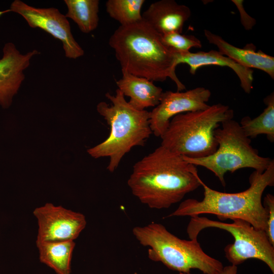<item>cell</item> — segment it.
I'll return each instance as SVG.
<instances>
[{"label":"cell","instance_id":"8fae6325","mask_svg":"<svg viewBox=\"0 0 274 274\" xmlns=\"http://www.w3.org/2000/svg\"><path fill=\"white\" fill-rule=\"evenodd\" d=\"M211 96L210 90L203 87L186 91L163 92L159 104L150 112L149 123L152 133L161 138L174 116L207 109L210 106L207 102Z\"/></svg>","mask_w":274,"mask_h":274},{"label":"cell","instance_id":"603a6c76","mask_svg":"<svg viewBox=\"0 0 274 274\" xmlns=\"http://www.w3.org/2000/svg\"><path fill=\"white\" fill-rule=\"evenodd\" d=\"M235 5L238 9L241 15V20L242 23L246 30H250L256 24V20L253 18L251 17L245 11L243 4V1L232 0Z\"/></svg>","mask_w":274,"mask_h":274},{"label":"cell","instance_id":"7c38bea8","mask_svg":"<svg viewBox=\"0 0 274 274\" xmlns=\"http://www.w3.org/2000/svg\"><path fill=\"white\" fill-rule=\"evenodd\" d=\"M4 13L0 11V16ZM3 52L0 59V105L7 108L24 79V70L29 66L32 57L40 52L33 50L22 54L12 43L5 44Z\"/></svg>","mask_w":274,"mask_h":274},{"label":"cell","instance_id":"ffe728a7","mask_svg":"<svg viewBox=\"0 0 274 274\" xmlns=\"http://www.w3.org/2000/svg\"><path fill=\"white\" fill-rule=\"evenodd\" d=\"M145 2V0H108L106 11L120 26L128 25L143 19L141 10Z\"/></svg>","mask_w":274,"mask_h":274},{"label":"cell","instance_id":"7402d4cb","mask_svg":"<svg viewBox=\"0 0 274 274\" xmlns=\"http://www.w3.org/2000/svg\"><path fill=\"white\" fill-rule=\"evenodd\" d=\"M263 206L268 213L265 232L269 242L274 246V196L272 194L268 193L265 195Z\"/></svg>","mask_w":274,"mask_h":274},{"label":"cell","instance_id":"9a60e30c","mask_svg":"<svg viewBox=\"0 0 274 274\" xmlns=\"http://www.w3.org/2000/svg\"><path fill=\"white\" fill-rule=\"evenodd\" d=\"M204 34L210 44L216 45L222 54L232 59L242 66L252 69L260 70L274 79V58L261 50L256 51L252 43L247 44L243 48L235 47L221 36L205 29Z\"/></svg>","mask_w":274,"mask_h":274},{"label":"cell","instance_id":"9c48e42d","mask_svg":"<svg viewBox=\"0 0 274 274\" xmlns=\"http://www.w3.org/2000/svg\"><path fill=\"white\" fill-rule=\"evenodd\" d=\"M33 214L38 225L36 245L45 242L74 241L87 223L83 214L51 203H46L36 208Z\"/></svg>","mask_w":274,"mask_h":274},{"label":"cell","instance_id":"4fadbf2b","mask_svg":"<svg viewBox=\"0 0 274 274\" xmlns=\"http://www.w3.org/2000/svg\"><path fill=\"white\" fill-rule=\"evenodd\" d=\"M191 10L174 0H161L152 3L142 14V19L161 35L182 33L191 16Z\"/></svg>","mask_w":274,"mask_h":274},{"label":"cell","instance_id":"d6986e66","mask_svg":"<svg viewBox=\"0 0 274 274\" xmlns=\"http://www.w3.org/2000/svg\"><path fill=\"white\" fill-rule=\"evenodd\" d=\"M67 8L65 15L78 25L81 31L89 33L96 28L99 18L98 0H64Z\"/></svg>","mask_w":274,"mask_h":274},{"label":"cell","instance_id":"52a82bcc","mask_svg":"<svg viewBox=\"0 0 274 274\" xmlns=\"http://www.w3.org/2000/svg\"><path fill=\"white\" fill-rule=\"evenodd\" d=\"M214 136L218 148L212 154L204 157L192 158L182 156L187 162L201 166L212 172L223 186L224 176L243 168H251L263 172L272 159L259 155L251 145V139L244 132L239 123L230 119L222 122L215 129Z\"/></svg>","mask_w":274,"mask_h":274},{"label":"cell","instance_id":"ac0fdd59","mask_svg":"<svg viewBox=\"0 0 274 274\" xmlns=\"http://www.w3.org/2000/svg\"><path fill=\"white\" fill-rule=\"evenodd\" d=\"M263 101L266 108L257 117L251 119L244 117L239 124L245 135L250 139L260 134H265L270 142H274V93L266 96Z\"/></svg>","mask_w":274,"mask_h":274},{"label":"cell","instance_id":"7a4b0ae2","mask_svg":"<svg viewBox=\"0 0 274 274\" xmlns=\"http://www.w3.org/2000/svg\"><path fill=\"white\" fill-rule=\"evenodd\" d=\"M109 44L115 51L121 70L153 82L173 81L178 91L186 89L176 74L175 52L162 42L161 35L143 19L120 26L112 35Z\"/></svg>","mask_w":274,"mask_h":274},{"label":"cell","instance_id":"e0dca14e","mask_svg":"<svg viewBox=\"0 0 274 274\" xmlns=\"http://www.w3.org/2000/svg\"><path fill=\"white\" fill-rule=\"evenodd\" d=\"M74 241L45 242L37 244L40 261L57 274H70Z\"/></svg>","mask_w":274,"mask_h":274},{"label":"cell","instance_id":"277c9868","mask_svg":"<svg viewBox=\"0 0 274 274\" xmlns=\"http://www.w3.org/2000/svg\"><path fill=\"white\" fill-rule=\"evenodd\" d=\"M105 96L111 104L100 102L96 109L110 126V134L87 152L95 158L109 157L107 169L113 173L124 156L133 147L144 146L152 133L149 123L150 112L134 109L118 89L115 95L107 92Z\"/></svg>","mask_w":274,"mask_h":274},{"label":"cell","instance_id":"3957f363","mask_svg":"<svg viewBox=\"0 0 274 274\" xmlns=\"http://www.w3.org/2000/svg\"><path fill=\"white\" fill-rule=\"evenodd\" d=\"M249 183L250 187L246 190L229 193L213 190L201 181L204 189L202 200L187 199L167 217L210 214L221 220L242 219L255 228L265 231L268 213L262 202V196L267 187L274 185L273 159L264 172L254 170L249 177Z\"/></svg>","mask_w":274,"mask_h":274},{"label":"cell","instance_id":"ba28073f","mask_svg":"<svg viewBox=\"0 0 274 274\" xmlns=\"http://www.w3.org/2000/svg\"><path fill=\"white\" fill-rule=\"evenodd\" d=\"M231 223L209 219L205 217H190L187 233L190 239H197L199 232L209 227L217 228L229 232L234 243L224 248L225 257L235 266L249 259H256L264 262L274 273V246L269 242L265 231L255 228L248 222L232 219Z\"/></svg>","mask_w":274,"mask_h":274},{"label":"cell","instance_id":"8992f818","mask_svg":"<svg viewBox=\"0 0 274 274\" xmlns=\"http://www.w3.org/2000/svg\"><path fill=\"white\" fill-rule=\"evenodd\" d=\"M132 233L140 244L149 248L151 260L182 274H189L193 269L204 274H220L224 267L221 262L203 251L197 239H181L160 223L136 226Z\"/></svg>","mask_w":274,"mask_h":274},{"label":"cell","instance_id":"5b68a950","mask_svg":"<svg viewBox=\"0 0 274 274\" xmlns=\"http://www.w3.org/2000/svg\"><path fill=\"white\" fill-rule=\"evenodd\" d=\"M228 106L216 104L204 110L178 114L170 121L161 137V145L182 156L199 158L214 153L218 148L215 129L233 118Z\"/></svg>","mask_w":274,"mask_h":274},{"label":"cell","instance_id":"cb8c5ba5","mask_svg":"<svg viewBox=\"0 0 274 274\" xmlns=\"http://www.w3.org/2000/svg\"><path fill=\"white\" fill-rule=\"evenodd\" d=\"M237 266L228 265L224 267L220 274H237Z\"/></svg>","mask_w":274,"mask_h":274},{"label":"cell","instance_id":"44dd1931","mask_svg":"<svg viewBox=\"0 0 274 274\" xmlns=\"http://www.w3.org/2000/svg\"><path fill=\"white\" fill-rule=\"evenodd\" d=\"M161 41L166 47L177 53H185L192 48L202 47L201 41L195 36L175 32L161 35Z\"/></svg>","mask_w":274,"mask_h":274},{"label":"cell","instance_id":"6da1fadb","mask_svg":"<svg viewBox=\"0 0 274 274\" xmlns=\"http://www.w3.org/2000/svg\"><path fill=\"white\" fill-rule=\"evenodd\" d=\"M196 166L160 145L133 165L127 184L151 209H167L201 186Z\"/></svg>","mask_w":274,"mask_h":274},{"label":"cell","instance_id":"30bf717a","mask_svg":"<svg viewBox=\"0 0 274 274\" xmlns=\"http://www.w3.org/2000/svg\"><path fill=\"white\" fill-rule=\"evenodd\" d=\"M21 15L30 27L41 28L60 40L66 57L76 59L83 56L84 51L75 40L68 21L65 15L56 8H37L24 2L15 0L10 9Z\"/></svg>","mask_w":274,"mask_h":274},{"label":"cell","instance_id":"5bb4252c","mask_svg":"<svg viewBox=\"0 0 274 274\" xmlns=\"http://www.w3.org/2000/svg\"><path fill=\"white\" fill-rule=\"evenodd\" d=\"M175 55L177 65L181 63L188 64L189 72L192 75L195 74L198 68L206 65L228 67L237 76L244 92L250 93L251 91L254 80L253 70L241 65L218 51L212 50L208 52L199 51L195 53L190 51L185 53L175 52Z\"/></svg>","mask_w":274,"mask_h":274},{"label":"cell","instance_id":"2e32d148","mask_svg":"<svg viewBox=\"0 0 274 274\" xmlns=\"http://www.w3.org/2000/svg\"><path fill=\"white\" fill-rule=\"evenodd\" d=\"M121 71L122 77L116 81V84L124 96L130 98L128 102L132 107L143 111L149 107H155L159 104L163 92L160 87L146 78Z\"/></svg>","mask_w":274,"mask_h":274}]
</instances>
